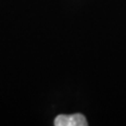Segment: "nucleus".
I'll use <instances>...</instances> for the list:
<instances>
[{"label":"nucleus","instance_id":"obj_1","mask_svg":"<svg viewBox=\"0 0 126 126\" xmlns=\"http://www.w3.org/2000/svg\"><path fill=\"white\" fill-rule=\"evenodd\" d=\"M54 124L56 126H86V118L81 113H74L70 116L59 115L55 119Z\"/></svg>","mask_w":126,"mask_h":126}]
</instances>
